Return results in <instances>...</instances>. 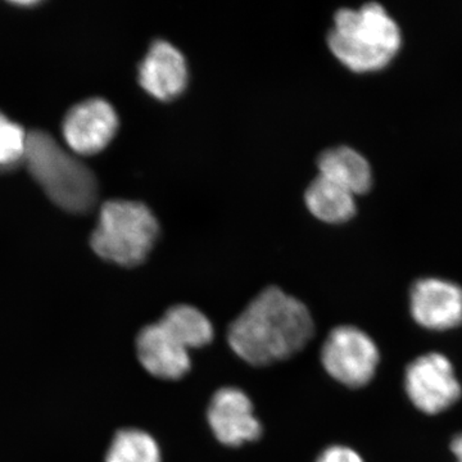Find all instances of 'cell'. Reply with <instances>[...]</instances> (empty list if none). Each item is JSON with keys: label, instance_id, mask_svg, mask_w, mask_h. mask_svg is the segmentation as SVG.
<instances>
[{"label": "cell", "instance_id": "cell-1", "mask_svg": "<svg viewBox=\"0 0 462 462\" xmlns=\"http://www.w3.org/2000/svg\"><path fill=\"white\" fill-rule=\"evenodd\" d=\"M314 336L309 309L281 288L264 289L234 320L229 345L243 360L263 366L300 352Z\"/></svg>", "mask_w": 462, "mask_h": 462}, {"label": "cell", "instance_id": "cell-2", "mask_svg": "<svg viewBox=\"0 0 462 462\" xmlns=\"http://www.w3.org/2000/svg\"><path fill=\"white\" fill-rule=\"evenodd\" d=\"M331 53L354 72L385 69L400 53L402 32L397 21L379 3L358 9H339L328 38Z\"/></svg>", "mask_w": 462, "mask_h": 462}, {"label": "cell", "instance_id": "cell-3", "mask_svg": "<svg viewBox=\"0 0 462 462\" xmlns=\"http://www.w3.org/2000/svg\"><path fill=\"white\" fill-rule=\"evenodd\" d=\"M23 162L47 196L66 211L85 214L96 206V176L50 134H27Z\"/></svg>", "mask_w": 462, "mask_h": 462}, {"label": "cell", "instance_id": "cell-4", "mask_svg": "<svg viewBox=\"0 0 462 462\" xmlns=\"http://www.w3.org/2000/svg\"><path fill=\"white\" fill-rule=\"evenodd\" d=\"M158 236L160 224L144 203L108 200L100 208L98 224L91 234V247L103 260L134 267L144 263Z\"/></svg>", "mask_w": 462, "mask_h": 462}, {"label": "cell", "instance_id": "cell-5", "mask_svg": "<svg viewBox=\"0 0 462 462\" xmlns=\"http://www.w3.org/2000/svg\"><path fill=\"white\" fill-rule=\"evenodd\" d=\"M321 361L331 378L346 387H363L378 367V346L357 328H336L322 346Z\"/></svg>", "mask_w": 462, "mask_h": 462}, {"label": "cell", "instance_id": "cell-6", "mask_svg": "<svg viewBox=\"0 0 462 462\" xmlns=\"http://www.w3.org/2000/svg\"><path fill=\"white\" fill-rule=\"evenodd\" d=\"M404 388L411 402L430 415L445 411L461 396L454 366L440 354L420 356L412 361L406 370Z\"/></svg>", "mask_w": 462, "mask_h": 462}, {"label": "cell", "instance_id": "cell-7", "mask_svg": "<svg viewBox=\"0 0 462 462\" xmlns=\"http://www.w3.org/2000/svg\"><path fill=\"white\" fill-rule=\"evenodd\" d=\"M118 129V117L108 102L93 98L69 109L63 121V135L69 147L78 154L91 156L103 151Z\"/></svg>", "mask_w": 462, "mask_h": 462}, {"label": "cell", "instance_id": "cell-8", "mask_svg": "<svg viewBox=\"0 0 462 462\" xmlns=\"http://www.w3.org/2000/svg\"><path fill=\"white\" fill-rule=\"evenodd\" d=\"M209 427L218 442L236 447L258 439L263 433L254 413V404L245 392L223 388L216 392L208 406Z\"/></svg>", "mask_w": 462, "mask_h": 462}, {"label": "cell", "instance_id": "cell-9", "mask_svg": "<svg viewBox=\"0 0 462 462\" xmlns=\"http://www.w3.org/2000/svg\"><path fill=\"white\" fill-rule=\"evenodd\" d=\"M412 318L421 327L447 330L462 324V288L445 279L424 278L410 294Z\"/></svg>", "mask_w": 462, "mask_h": 462}, {"label": "cell", "instance_id": "cell-10", "mask_svg": "<svg viewBox=\"0 0 462 462\" xmlns=\"http://www.w3.org/2000/svg\"><path fill=\"white\" fill-rule=\"evenodd\" d=\"M189 69L187 60L175 45L156 41L139 67V83L158 100L178 98L187 88Z\"/></svg>", "mask_w": 462, "mask_h": 462}, {"label": "cell", "instance_id": "cell-11", "mask_svg": "<svg viewBox=\"0 0 462 462\" xmlns=\"http://www.w3.org/2000/svg\"><path fill=\"white\" fill-rule=\"evenodd\" d=\"M136 352L143 367L156 378L180 379L190 370L189 349L160 321L143 328L136 338Z\"/></svg>", "mask_w": 462, "mask_h": 462}, {"label": "cell", "instance_id": "cell-12", "mask_svg": "<svg viewBox=\"0 0 462 462\" xmlns=\"http://www.w3.org/2000/svg\"><path fill=\"white\" fill-rule=\"evenodd\" d=\"M319 175L337 182L355 196L367 193L373 185L369 161L356 149L340 145L322 152L318 161Z\"/></svg>", "mask_w": 462, "mask_h": 462}, {"label": "cell", "instance_id": "cell-13", "mask_svg": "<svg viewBox=\"0 0 462 462\" xmlns=\"http://www.w3.org/2000/svg\"><path fill=\"white\" fill-rule=\"evenodd\" d=\"M356 196L337 182L319 175L305 193L307 208L327 224H343L356 214Z\"/></svg>", "mask_w": 462, "mask_h": 462}, {"label": "cell", "instance_id": "cell-14", "mask_svg": "<svg viewBox=\"0 0 462 462\" xmlns=\"http://www.w3.org/2000/svg\"><path fill=\"white\" fill-rule=\"evenodd\" d=\"M160 322L188 349L200 348L214 339L211 321L193 306H173L167 310Z\"/></svg>", "mask_w": 462, "mask_h": 462}, {"label": "cell", "instance_id": "cell-15", "mask_svg": "<svg viewBox=\"0 0 462 462\" xmlns=\"http://www.w3.org/2000/svg\"><path fill=\"white\" fill-rule=\"evenodd\" d=\"M106 462H161L160 447L145 431L120 430L109 446Z\"/></svg>", "mask_w": 462, "mask_h": 462}, {"label": "cell", "instance_id": "cell-16", "mask_svg": "<svg viewBox=\"0 0 462 462\" xmlns=\"http://www.w3.org/2000/svg\"><path fill=\"white\" fill-rule=\"evenodd\" d=\"M26 142L25 130L0 112V166L16 165L23 161Z\"/></svg>", "mask_w": 462, "mask_h": 462}, {"label": "cell", "instance_id": "cell-17", "mask_svg": "<svg viewBox=\"0 0 462 462\" xmlns=\"http://www.w3.org/2000/svg\"><path fill=\"white\" fill-rule=\"evenodd\" d=\"M318 462H364L360 455L348 447L334 446L322 452Z\"/></svg>", "mask_w": 462, "mask_h": 462}, {"label": "cell", "instance_id": "cell-18", "mask_svg": "<svg viewBox=\"0 0 462 462\" xmlns=\"http://www.w3.org/2000/svg\"><path fill=\"white\" fill-rule=\"evenodd\" d=\"M451 448L456 457H457V462H462V433L458 434V436L452 440Z\"/></svg>", "mask_w": 462, "mask_h": 462}]
</instances>
